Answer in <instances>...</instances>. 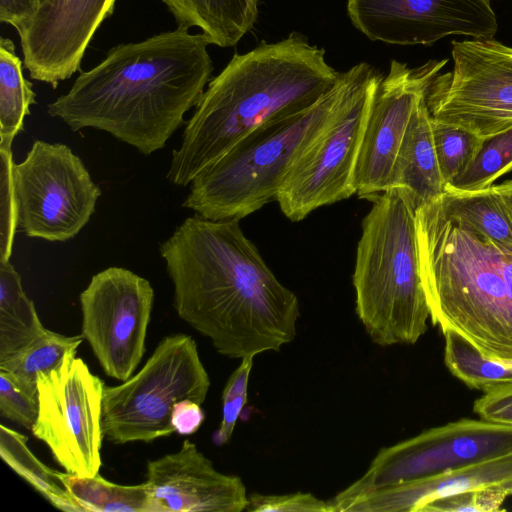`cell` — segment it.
<instances>
[{
    "instance_id": "6da1fadb",
    "label": "cell",
    "mask_w": 512,
    "mask_h": 512,
    "mask_svg": "<svg viewBox=\"0 0 512 512\" xmlns=\"http://www.w3.org/2000/svg\"><path fill=\"white\" fill-rule=\"evenodd\" d=\"M178 316L218 353L279 351L296 336L297 296L267 266L240 220L187 217L159 246Z\"/></svg>"
},
{
    "instance_id": "7a4b0ae2",
    "label": "cell",
    "mask_w": 512,
    "mask_h": 512,
    "mask_svg": "<svg viewBox=\"0 0 512 512\" xmlns=\"http://www.w3.org/2000/svg\"><path fill=\"white\" fill-rule=\"evenodd\" d=\"M209 45L204 33L183 26L118 44L47 113L73 132L104 131L148 156L165 147L204 93L213 71Z\"/></svg>"
},
{
    "instance_id": "3957f363",
    "label": "cell",
    "mask_w": 512,
    "mask_h": 512,
    "mask_svg": "<svg viewBox=\"0 0 512 512\" xmlns=\"http://www.w3.org/2000/svg\"><path fill=\"white\" fill-rule=\"evenodd\" d=\"M340 73L328 65L324 49L295 32L235 54L209 81L186 122L167 180L189 185L258 127L312 107L336 86Z\"/></svg>"
},
{
    "instance_id": "277c9868",
    "label": "cell",
    "mask_w": 512,
    "mask_h": 512,
    "mask_svg": "<svg viewBox=\"0 0 512 512\" xmlns=\"http://www.w3.org/2000/svg\"><path fill=\"white\" fill-rule=\"evenodd\" d=\"M415 220L432 323L487 357L512 360V252L448 218L435 199Z\"/></svg>"
},
{
    "instance_id": "5b68a950",
    "label": "cell",
    "mask_w": 512,
    "mask_h": 512,
    "mask_svg": "<svg viewBox=\"0 0 512 512\" xmlns=\"http://www.w3.org/2000/svg\"><path fill=\"white\" fill-rule=\"evenodd\" d=\"M359 64L305 111L252 131L191 181L182 206L211 220L239 219L276 201L292 168L330 123L351 90Z\"/></svg>"
},
{
    "instance_id": "8992f818",
    "label": "cell",
    "mask_w": 512,
    "mask_h": 512,
    "mask_svg": "<svg viewBox=\"0 0 512 512\" xmlns=\"http://www.w3.org/2000/svg\"><path fill=\"white\" fill-rule=\"evenodd\" d=\"M369 201L372 207L362 220L352 276L356 313L375 344H414L430 318L420 272L416 209L396 189Z\"/></svg>"
},
{
    "instance_id": "52a82bcc",
    "label": "cell",
    "mask_w": 512,
    "mask_h": 512,
    "mask_svg": "<svg viewBox=\"0 0 512 512\" xmlns=\"http://www.w3.org/2000/svg\"><path fill=\"white\" fill-rule=\"evenodd\" d=\"M209 375L195 340L165 336L141 370L117 386H104L102 432L113 444L152 442L175 432L173 407L183 400L202 404Z\"/></svg>"
},
{
    "instance_id": "ba28073f",
    "label": "cell",
    "mask_w": 512,
    "mask_h": 512,
    "mask_svg": "<svg viewBox=\"0 0 512 512\" xmlns=\"http://www.w3.org/2000/svg\"><path fill=\"white\" fill-rule=\"evenodd\" d=\"M382 75L359 63L336 114L286 177L276 202L291 221L355 194L354 171L374 90Z\"/></svg>"
},
{
    "instance_id": "9c48e42d",
    "label": "cell",
    "mask_w": 512,
    "mask_h": 512,
    "mask_svg": "<svg viewBox=\"0 0 512 512\" xmlns=\"http://www.w3.org/2000/svg\"><path fill=\"white\" fill-rule=\"evenodd\" d=\"M512 452V426L462 418L381 448L366 472L328 500L333 512L366 493L407 484Z\"/></svg>"
},
{
    "instance_id": "30bf717a",
    "label": "cell",
    "mask_w": 512,
    "mask_h": 512,
    "mask_svg": "<svg viewBox=\"0 0 512 512\" xmlns=\"http://www.w3.org/2000/svg\"><path fill=\"white\" fill-rule=\"evenodd\" d=\"M18 225L32 238L64 242L89 222L101 196L83 161L63 143L36 140L13 164Z\"/></svg>"
},
{
    "instance_id": "8fae6325",
    "label": "cell",
    "mask_w": 512,
    "mask_h": 512,
    "mask_svg": "<svg viewBox=\"0 0 512 512\" xmlns=\"http://www.w3.org/2000/svg\"><path fill=\"white\" fill-rule=\"evenodd\" d=\"M69 351L62 362L38 375V415L32 434L50 449L66 472L94 477L101 466L104 382Z\"/></svg>"
},
{
    "instance_id": "7c38bea8",
    "label": "cell",
    "mask_w": 512,
    "mask_h": 512,
    "mask_svg": "<svg viewBox=\"0 0 512 512\" xmlns=\"http://www.w3.org/2000/svg\"><path fill=\"white\" fill-rule=\"evenodd\" d=\"M453 69L426 92L434 120L485 138L512 127V47L494 39L452 42Z\"/></svg>"
},
{
    "instance_id": "4fadbf2b",
    "label": "cell",
    "mask_w": 512,
    "mask_h": 512,
    "mask_svg": "<svg viewBox=\"0 0 512 512\" xmlns=\"http://www.w3.org/2000/svg\"><path fill=\"white\" fill-rule=\"evenodd\" d=\"M79 301L81 336L107 376L128 380L146 351L154 302L150 282L126 268L108 267L91 278Z\"/></svg>"
},
{
    "instance_id": "5bb4252c",
    "label": "cell",
    "mask_w": 512,
    "mask_h": 512,
    "mask_svg": "<svg viewBox=\"0 0 512 512\" xmlns=\"http://www.w3.org/2000/svg\"><path fill=\"white\" fill-rule=\"evenodd\" d=\"M447 60L416 68L393 60L372 96L354 171L355 194L370 199L387 189L391 168L409 122Z\"/></svg>"
},
{
    "instance_id": "9a60e30c",
    "label": "cell",
    "mask_w": 512,
    "mask_h": 512,
    "mask_svg": "<svg viewBox=\"0 0 512 512\" xmlns=\"http://www.w3.org/2000/svg\"><path fill=\"white\" fill-rule=\"evenodd\" d=\"M356 29L372 41L431 45L449 35L494 39L490 0H347Z\"/></svg>"
},
{
    "instance_id": "2e32d148",
    "label": "cell",
    "mask_w": 512,
    "mask_h": 512,
    "mask_svg": "<svg viewBox=\"0 0 512 512\" xmlns=\"http://www.w3.org/2000/svg\"><path fill=\"white\" fill-rule=\"evenodd\" d=\"M116 0H47L19 30L24 66L30 78L56 88L80 70L99 26Z\"/></svg>"
},
{
    "instance_id": "e0dca14e",
    "label": "cell",
    "mask_w": 512,
    "mask_h": 512,
    "mask_svg": "<svg viewBox=\"0 0 512 512\" xmlns=\"http://www.w3.org/2000/svg\"><path fill=\"white\" fill-rule=\"evenodd\" d=\"M145 482L155 512H241L248 504L242 479L217 471L188 439L148 461Z\"/></svg>"
},
{
    "instance_id": "ac0fdd59",
    "label": "cell",
    "mask_w": 512,
    "mask_h": 512,
    "mask_svg": "<svg viewBox=\"0 0 512 512\" xmlns=\"http://www.w3.org/2000/svg\"><path fill=\"white\" fill-rule=\"evenodd\" d=\"M496 488L512 495V452L419 481L375 490L335 512H419L427 503L467 491Z\"/></svg>"
},
{
    "instance_id": "d6986e66",
    "label": "cell",
    "mask_w": 512,
    "mask_h": 512,
    "mask_svg": "<svg viewBox=\"0 0 512 512\" xmlns=\"http://www.w3.org/2000/svg\"><path fill=\"white\" fill-rule=\"evenodd\" d=\"M425 97L406 129L386 189L401 192L415 209L445 192L434 146L432 118Z\"/></svg>"
},
{
    "instance_id": "ffe728a7",
    "label": "cell",
    "mask_w": 512,
    "mask_h": 512,
    "mask_svg": "<svg viewBox=\"0 0 512 512\" xmlns=\"http://www.w3.org/2000/svg\"><path fill=\"white\" fill-rule=\"evenodd\" d=\"M178 26L197 27L222 48L235 46L254 26L258 0H162Z\"/></svg>"
},
{
    "instance_id": "44dd1931",
    "label": "cell",
    "mask_w": 512,
    "mask_h": 512,
    "mask_svg": "<svg viewBox=\"0 0 512 512\" xmlns=\"http://www.w3.org/2000/svg\"><path fill=\"white\" fill-rule=\"evenodd\" d=\"M435 200L448 218L512 252V222L495 186L475 191L445 190Z\"/></svg>"
},
{
    "instance_id": "7402d4cb",
    "label": "cell",
    "mask_w": 512,
    "mask_h": 512,
    "mask_svg": "<svg viewBox=\"0 0 512 512\" xmlns=\"http://www.w3.org/2000/svg\"><path fill=\"white\" fill-rule=\"evenodd\" d=\"M43 326L21 277L10 261H0V362L40 337Z\"/></svg>"
},
{
    "instance_id": "603a6c76",
    "label": "cell",
    "mask_w": 512,
    "mask_h": 512,
    "mask_svg": "<svg viewBox=\"0 0 512 512\" xmlns=\"http://www.w3.org/2000/svg\"><path fill=\"white\" fill-rule=\"evenodd\" d=\"M71 496L86 512H155L146 482L138 485H119L99 475L81 477L55 471Z\"/></svg>"
},
{
    "instance_id": "cb8c5ba5",
    "label": "cell",
    "mask_w": 512,
    "mask_h": 512,
    "mask_svg": "<svg viewBox=\"0 0 512 512\" xmlns=\"http://www.w3.org/2000/svg\"><path fill=\"white\" fill-rule=\"evenodd\" d=\"M23 64L9 38L0 39V147H12L25 130V117L36 103L32 84L23 75Z\"/></svg>"
},
{
    "instance_id": "d4e9b609",
    "label": "cell",
    "mask_w": 512,
    "mask_h": 512,
    "mask_svg": "<svg viewBox=\"0 0 512 512\" xmlns=\"http://www.w3.org/2000/svg\"><path fill=\"white\" fill-rule=\"evenodd\" d=\"M0 455L18 475L27 481L55 508L69 512H86L67 491L52 470L27 447V437L0 425Z\"/></svg>"
},
{
    "instance_id": "484cf974",
    "label": "cell",
    "mask_w": 512,
    "mask_h": 512,
    "mask_svg": "<svg viewBox=\"0 0 512 512\" xmlns=\"http://www.w3.org/2000/svg\"><path fill=\"white\" fill-rule=\"evenodd\" d=\"M443 335L445 365L469 388L485 393L512 385V360L487 357L453 331Z\"/></svg>"
},
{
    "instance_id": "4316f807",
    "label": "cell",
    "mask_w": 512,
    "mask_h": 512,
    "mask_svg": "<svg viewBox=\"0 0 512 512\" xmlns=\"http://www.w3.org/2000/svg\"><path fill=\"white\" fill-rule=\"evenodd\" d=\"M82 341L81 335L66 336L46 329L36 340L0 362V369L9 373L23 390L37 395L38 375L57 367Z\"/></svg>"
},
{
    "instance_id": "83f0119b",
    "label": "cell",
    "mask_w": 512,
    "mask_h": 512,
    "mask_svg": "<svg viewBox=\"0 0 512 512\" xmlns=\"http://www.w3.org/2000/svg\"><path fill=\"white\" fill-rule=\"evenodd\" d=\"M512 170V127L485 137L469 166L445 190L475 191L492 186Z\"/></svg>"
},
{
    "instance_id": "f1b7e54d",
    "label": "cell",
    "mask_w": 512,
    "mask_h": 512,
    "mask_svg": "<svg viewBox=\"0 0 512 512\" xmlns=\"http://www.w3.org/2000/svg\"><path fill=\"white\" fill-rule=\"evenodd\" d=\"M431 126L437 161L446 186L469 166L483 138L470 130L433 118Z\"/></svg>"
},
{
    "instance_id": "f546056e",
    "label": "cell",
    "mask_w": 512,
    "mask_h": 512,
    "mask_svg": "<svg viewBox=\"0 0 512 512\" xmlns=\"http://www.w3.org/2000/svg\"><path fill=\"white\" fill-rule=\"evenodd\" d=\"M254 357L241 359L239 366L228 378L222 393V420L213 435L217 445L229 442L234 432L236 422L247 402V390Z\"/></svg>"
},
{
    "instance_id": "4dcf8cb0",
    "label": "cell",
    "mask_w": 512,
    "mask_h": 512,
    "mask_svg": "<svg viewBox=\"0 0 512 512\" xmlns=\"http://www.w3.org/2000/svg\"><path fill=\"white\" fill-rule=\"evenodd\" d=\"M12 147H0L1 242L0 261H9L18 225V207L13 183Z\"/></svg>"
},
{
    "instance_id": "1f68e13d",
    "label": "cell",
    "mask_w": 512,
    "mask_h": 512,
    "mask_svg": "<svg viewBox=\"0 0 512 512\" xmlns=\"http://www.w3.org/2000/svg\"><path fill=\"white\" fill-rule=\"evenodd\" d=\"M510 496L507 491L486 488L462 492L435 499L424 505L419 512H497Z\"/></svg>"
},
{
    "instance_id": "d6a6232c",
    "label": "cell",
    "mask_w": 512,
    "mask_h": 512,
    "mask_svg": "<svg viewBox=\"0 0 512 512\" xmlns=\"http://www.w3.org/2000/svg\"><path fill=\"white\" fill-rule=\"evenodd\" d=\"M0 415L32 429L38 415V398L23 390L9 373L0 369Z\"/></svg>"
},
{
    "instance_id": "836d02e7",
    "label": "cell",
    "mask_w": 512,
    "mask_h": 512,
    "mask_svg": "<svg viewBox=\"0 0 512 512\" xmlns=\"http://www.w3.org/2000/svg\"><path fill=\"white\" fill-rule=\"evenodd\" d=\"M245 511L249 512H333L328 501L311 493L296 492L284 495H248Z\"/></svg>"
},
{
    "instance_id": "e575fe53",
    "label": "cell",
    "mask_w": 512,
    "mask_h": 512,
    "mask_svg": "<svg viewBox=\"0 0 512 512\" xmlns=\"http://www.w3.org/2000/svg\"><path fill=\"white\" fill-rule=\"evenodd\" d=\"M473 411L483 420L512 426V385L485 392Z\"/></svg>"
},
{
    "instance_id": "d590c367",
    "label": "cell",
    "mask_w": 512,
    "mask_h": 512,
    "mask_svg": "<svg viewBox=\"0 0 512 512\" xmlns=\"http://www.w3.org/2000/svg\"><path fill=\"white\" fill-rule=\"evenodd\" d=\"M201 405L192 400H183L173 407L171 423L180 435L195 433L204 421V412Z\"/></svg>"
},
{
    "instance_id": "8d00e7d4",
    "label": "cell",
    "mask_w": 512,
    "mask_h": 512,
    "mask_svg": "<svg viewBox=\"0 0 512 512\" xmlns=\"http://www.w3.org/2000/svg\"><path fill=\"white\" fill-rule=\"evenodd\" d=\"M40 0H0V21L19 31L38 11Z\"/></svg>"
},
{
    "instance_id": "74e56055",
    "label": "cell",
    "mask_w": 512,
    "mask_h": 512,
    "mask_svg": "<svg viewBox=\"0 0 512 512\" xmlns=\"http://www.w3.org/2000/svg\"><path fill=\"white\" fill-rule=\"evenodd\" d=\"M512 222V180L495 186Z\"/></svg>"
},
{
    "instance_id": "f35d334b",
    "label": "cell",
    "mask_w": 512,
    "mask_h": 512,
    "mask_svg": "<svg viewBox=\"0 0 512 512\" xmlns=\"http://www.w3.org/2000/svg\"><path fill=\"white\" fill-rule=\"evenodd\" d=\"M45 1H47V0H40V3H43V2H45Z\"/></svg>"
}]
</instances>
